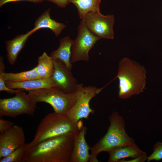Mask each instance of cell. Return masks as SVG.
<instances>
[{
  "mask_svg": "<svg viewBox=\"0 0 162 162\" xmlns=\"http://www.w3.org/2000/svg\"><path fill=\"white\" fill-rule=\"evenodd\" d=\"M73 135H61L28 146L24 162H70L74 146Z\"/></svg>",
  "mask_w": 162,
  "mask_h": 162,
  "instance_id": "6da1fadb",
  "label": "cell"
},
{
  "mask_svg": "<svg viewBox=\"0 0 162 162\" xmlns=\"http://www.w3.org/2000/svg\"><path fill=\"white\" fill-rule=\"evenodd\" d=\"M146 71L142 65L127 57L119 62L116 76L119 80L118 97L125 99L142 92L145 88Z\"/></svg>",
  "mask_w": 162,
  "mask_h": 162,
  "instance_id": "7a4b0ae2",
  "label": "cell"
},
{
  "mask_svg": "<svg viewBox=\"0 0 162 162\" xmlns=\"http://www.w3.org/2000/svg\"><path fill=\"white\" fill-rule=\"evenodd\" d=\"M83 124L81 119L76 121L66 114L56 112L49 113L41 120L38 126L32 141L28 147L47 139L67 134H74Z\"/></svg>",
  "mask_w": 162,
  "mask_h": 162,
  "instance_id": "3957f363",
  "label": "cell"
},
{
  "mask_svg": "<svg viewBox=\"0 0 162 162\" xmlns=\"http://www.w3.org/2000/svg\"><path fill=\"white\" fill-rule=\"evenodd\" d=\"M109 120L110 125L106 133L90 147V162H98V156L101 152H108L116 147L135 143L134 140L125 131L124 119L117 112L114 111L112 113L110 116Z\"/></svg>",
  "mask_w": 162,
  "mask_h": 162,
  "instance_id": "277c9868",
  "label": "cell"
},
{
  "mask_svg": "<svg viewBox=\"0 0 162 162\" xmlns=\"http://www.w3.org/2000/svg\"><path fill=\"white\" fill-rule=\"evenodd\" d=\"M28 93L37 103L44 102L50 104L54 112L66 114L75 104L76 91L68 93L56 87H51L30 91Z\"/></svg>",
  "mask_w": 162,
  "mask_h": 162,
  "instance_id": "5b68a950",
  "label": "cell"
},
{
  "mask_svg": "<svg viewBox=\"0 0 162 162\" xmlns=\"http://www.w3.org/2000/svg\"><path fill=\"white\" fill-rule=\"evenodd\" d=\"M37 102L28 93L20 89L14 97L0 99V117H15L22 115H33Z\"/></svg>",
  "mask_w": 162,
  "mask_h": 162,
  "instance_id": "8992f818",
  "label": "cell"
},
{
  "mask_svg": "<svg viewBox=\"0 0 162 162\" xmlns=\"http://www.w3.org/2000/svg\"><path fill=\"white\" fill-rule=\"evenodd\" d=\"M107 86L99 88L93 86H84L83 84H79L76 102L66 115L77 122L82 118L88 119L90 114H93L94 112L90 107V100Z\"/></svg>",
  "mask_w": 162,
  "mask_h": 162,
  "instance_id": "52a82bcc",
  "label": "cell"
},
{
  "mask_svg": "<svg viewBox=\"0 0 162 162\" xmlns=\"http://www.w3.org/2000/svg\"><path fill=\"white\" fill-rule=\"evenodd\" d=\"M78 31L77 36L73 40L72 46V64L80 61H88L89 51L100 39L88 29L84 18L81 19Z\"/></svg>",
  "mask_w": 162,
  "mask_h": 162,
  "instance_id": "ba28073f",
  "label": "cell"
},
{
  "mask_svg": "<svg viewBox=\"0 0 162 162\" xmlns=\"http://www.w3.org/2000/svg\"><path fill=\"white\" fill-rule=\"evenodd\" d=\"M83 18L89 30L100 39H113V26L115 19L113 15H104L100 11L90 12Z\"/></svg>",
  "mask_w": 162,
  "mask_h": 162,
  "instance_id": "9c48e42d",
  "label": "cell"
},
{
  "mask_svg": "<svg viewBox=\"0 0 162 162\" xmlns=\"http://www.w3.org/2000/svg\"><path fill=\"white\" fill-rule=\"evenodd\" d=\"M53 62L54 70L52 77L55 87L66 93L75 92L79 84H77L76 79L73 77L71 70L59 59H53Z\"/></svg>",
  "mask_w": 162,
  "mask_h": 162,
  "instance_id": "30bf717a",
  "label": "cell"
},
{
  "mask_svg": "<svg viewBox=\"0 0 162 162\" xmlns=\"http://www.w3.org/2000/svg\"><path fill=\"white\" fill-rule=\"evenodd\" d=\"M24 131L21 127L14 125L0 134V159L7 156L25 144Z\"/></svg>",
  "mask_w": 162,
  "mask_h": 162,
  "instance_id": "8fae6325",
  "label": "cell"
},
{
  "mask_svg": "<svg viewBox=\"0 0 162 162\" xmlns=\"http://www.w3.org/2000/svg\"><path fill=\"white\" fill-rule=\"evenodd\" d=\"M86 131L87 128L83 124L80 129L74 134V146L70 162L89 161L90 147L85 139Z\"/></svg>",
  "mask_w": 162,
  "mask_h": 162,
  "instance_id": "7c38bea8",
  "label": "cell"
},
{
  "mask_svg": "<svg viewBox=\"0 0 162 162\" xmlns=\"http://www.w3.org/2000/svg\"><path fill=\"white\" fill-rule=\"evenodd\" d=\"M5 66L2 56L0 57V91L8 89L5 82H21L41 79L38 73L36 67L32 69L17 73L5 72Z\"/></svg>",
  "mask_w": 162,
  "mask_h": 162,
  "instance_id": "4fadbf2b",
  "label": "cell"
},
{
  "mask_svg": "<svg viewBox=\"0 0 162 162\" xmlns=\"http://www.w3.org/2000/svg\"><path fill=\"white\" fill-rule=\"evenodd\" d=\"M109 162H117L129 158L134 159L146 153L140 150L135 143L124 145L114 148L108 152Z\"/></svg>",
  "mask_w": 162,
  "mask_h": 162,
  "instance_id": "5bb4252c",
  "label": "cell"
},
{
  "mask_svg": "<svg viewBox=\"0 0 162 162\" xmlns=\"http://www.w3.org/2000/svg\"><path fill=\"white\" fill-rule=\"evenodd\" d=\"M33 33L30 31L25 34L19 35L6 42L7 56L8 63L11 65L16 62L18 55L24 47L28 37Z\"/></svg>",
  "mask_w": 162,
  "mask_h": 162,
  "instance_id": "9a60e30c",
  "label": "cell"
},
{
  "mask_svg": "<svg viewBox=\"0 0 162 162\" xmlns=\"http://www.w3.org/2000/svg\"><path fill=\"white\" fill-rule=\"evenodd\" d=\"M5 84L6 86L10 88L24 89L28 92L42 88L55 87L52 77L31 80L21 82H6Z\"/></svg>",
  "mask_w": 162,
  "mask_h": 162,
  "instance_id": "2e32d148",
  "label": "cell"
},
{
  "mask_svg": "<svg viewBox=\"0 0 162 162\" xmlns=\"http://www.w3.org/2000/svg\"><path fill=\"white\" fill-rule=\"evenodd\" d=\"M50 8L48 9L36 20L34 27L31 30L32 33L41 28H47L52 30L57 36L66 27L65 25L51 18L50 14Z\"/></svg>",
  "mask_w": 162,
  "mask_h": 162,
  "instance_id": "e0dca14e",
  "label": "cell"
},
{
  "mask_svg": "<svg viewBox=\"0 0 162 162\" xmlns=\"http://www.w3.org/2000/svg\"><path fill=\"white\" fill-rule=\"evenodd\" d=\"M73 42V40L68 36L61 39L59 40L58 48L52 51L50 53V57L53 59L60 60L70 70L72 68L70 60Z\"/></svg>",
  "mask_w": 162,
  "mask_h": 162,
  "instance_id": "ac0fdd59",
  "label": "cell"
},
{
  "mask_svg": "<svg viewBox=\"0 0 162 162\" xmlns=\"http://www.w3.org/2000/svg\"><path fill=\"white\" fill-rule=\"evenodd\" d=\"M77 8L80 18H83L90 12L100 11L101 0H69Z\"/></svg>",
  "mask_w": 162,
  "mask_h": 162,
  "instance_id": "d6986e66",
  "label": "cell"
},
{
  "mask_svg": "<svg viewBox=\"0 0 162 162\" xmlns=\"http://www.w3.org/2000/svg\"><path fill=\"white\" fill-rule=\"evenodd\" d=\"M36 67L38 73L41 79L52 77L54 70L53 59L45 52H44L39 57L38 64Z\"/></svg>",
  "mask_w": 162,
  "mask_h": 162,
  "instance_id": "ffe728a7",
  "label": "cell"
},
{
  "mask_svg": "<svg viewBox=\"0 0 162 162\" xmlns=\"http://www.w3.org/2000/svg\"><path fill=\"white\" fill-rule=\"evenodd\" d=\"M28 147L25 143L17 148L7 156L0 159V162H24V158Z\"/></svg>",
  "mask_w": 162,
  "mask_h": 162,
  "instance_id": "44dd1931",
  "label": "cell"
},
{
  "mask_svg": "<svg viewBox=\"0 0 162 162\" xmlns=\"http://www.w3.org/2000/svg\"><path fill=\"white\" fill-rule=\"evenodd\" d=\"M162 159V142H158L154 146L153 152L149 157H147V161L152 160L158 161Z\"/></svg>",
  "mask_w": 162,
  "mask_h": 162,
  "instance_id": "7402d4cb",
  "label": "cell"
},
{
  "mask_svg": "<svg viewBox=\"0 0 162 162\" xmlns=\"http://www.w3.org/2000/svg\"><path fill=\"white\" fill-rule=\"evenodd\" d=\"M14 125V124L13 122L4 119L0 118V133H2L4 132Z\"/></svg>",
  "mask_w": 162,
  "mask_h": 162,
  "instance_id": "603a6c76",
  "label": "cell"
},
{
  "mask_svg": "<svg viewBox=\"0 0 162 162\" xmlns=\"http://www.w3.org/2000/svg\"><path fill=\"white\" fill-rule=\"evenodd\" d=\"M44 0H0V7H2L4 4L10 2L21 1H27L34 3H39L42 2Z\"/></svg>",
  "mask_w": 162,
  "mask_h": 162,
  "instance_id": "cb8c5ba5",
  "label": "cell"
},
{
  "mask_svg": "<svg viewBox=\"0 0 162 162\" xmlns=\"http://www.w3.org/2000/svg\"><path fill=\"white\" fill-rule=\"evenodd\" d=\"M52 2L59 7L65 8L70 3L69 0H46Z\"/></svg>",
  "mask_w": 162,
  "mask_h": 162,
  "instance_id": "d4e9b609",
  "label": "cell"
},
{
  "mask_svg": "<svg viewBox=\"0 0 162 162\" xmlns=\"http://www.w3.org/2000/svg\"><path fill=\"white\" fill-rule=\"evenodd\" d=\"M147 155L146 153L134 159H132L131 160H126L124 159H123L119 160V162H143L147 159Z\"/></svg>",
  "mask_w": 162,
  "mask_h": 162,
  "instance_id": "484cf974",
  "label": "cell"
}]
</instances>
